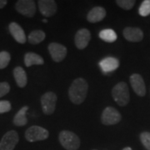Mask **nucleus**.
Wrapping results in <instances>:
<instances>
[{
	"instance_id": "3",
	"label": "nucleus",
	"mask_w": 150,
	"mask_h": 150,
	"mask_svg": "<svg viewBox=\"0 0 150 150\" xmlns=\"http://www.w3.org/2000/svg\"><path fill=\"white\" fill-rule=\"evenodd\" d=\"M112 95L114 101L118 103L119 106L123 107L126 106L130 100L129 87L126 83L120 82L112 88Z\"/></svg>"
},
{
	"instance_id": "28",
	"label": "nucleus",
	"mask_w": 150,
	"mask_h": 150,
	"mask_svg": "<svg viewBox=\"0 0 150 150\" xmlns=\"http://www.w3.org/2000/svg\"><path fill=\"white\" fill-rule=\"evenodd\" d=\"M8 2L6 0H0V8H3L7 5Z\"/></svg>"
},
{
	"instance_id": "17",
	"label": "nucleus",
	"mask_w": 150,
	"mask_h": 150,
	"mask_svg": "<svg viewBox=\"0 0 150 150\" xmlns=\"http://www.w3.org/2000/svg\"><path fill=\"white\" fill-rule=\"evenodd\" d=\"M13 77H14V79L16 81L17 85L19 88H24L27 85V74H26L25 70L23 69L22 67L18 66L13 69Z\"/></svg>"
},
{
	"instance_id": "4",
	"label": "nucleus",
	"mask_w": 150,
	"mask_h": 150,
	"mask_svg": "<svg viewBox=\"0 0 150 150\" xmlns=\"http://www.w3.org/2000/svg\"><path fill=\"white\" fill-rule=\"evenodd\" d=\"M48 131L40 126H31L25 132V138L28 142H37L47 139L48 138Z\"/></svg>"
},
{
	"instance_id": "14",
	"label": "nucleus",
	"mask_w": 150,
	"mask_h": 150,
	"mask_svg": "<svg viewBox=\"0 0 150 150\" xmlns=\"http://www.w3.org/2000/svg\"><path fill=\"white\" fill-rule=\"evenodd\" d=\"M8 29H9L11 35L13 37V38L16 40L18 43H26L27 38H26V35H25L24 30L22 28V27L18 23H17L15 22L10 23L9 26H8Z\"/></svg>"
},
{
	"instance_id": "23",
	"label": "nucleus",
	"mask_w": 150,
	"mask_h": 150,
	"mask_svg": "<svg viewBox=\"0 0 150 150\" xmlns=\"http://www.w3.org/2000/svg\"><path fill=\"white\" fill-rule=\"evenodd\" d=\"M140 16L147 17L150 14V0H144L139 8Z\"/></svg>"
},
{
	"instance_id": "1",
	"label": "nucleus",
	"mask_w": 150,
	"mask_h": 150,
	"mask_svg": "<svg viewBox=\"0 0 150 150\" xmlns=\"http://www.w3.org/2000/svg\"><path fill=\"white\" fill-rule=\"evenodd\" d=\"M88 89L87 81L82 78L76 79L69 89V96L71 102L75 104H81L85 100Z\"/></svg>"
},
{
	"instance_id": "15",
	"label": "nucleus",
	"mask_w": 150,
	"mask_h": 150,
	"mask_svg": "<svg viewBox=\"0 0 150 150\" xmlns=\"http://www.w3.org/2000/svg\"><path fill=\"white\" fill-rule=\"evenodd\" d=\"M99 66L101 69L105 73H109L116 70L119 67V60L113 57H108L102 59L99 62Z\"/></svg>"
},
{
	"instance_id": "24",
	"label": "nucleus",
	"mask_w": 150,
	"mask_h": 150,
	"mask_svg": "<svg viewBox=\"0 0 150 150\" xmlns=\"http://www.w3.org/2000/svg\"><path fill=\"white\" fill-rule=\"evenodd\" d=\"M135 1L134 0H117L116 4L117 5L119 6L121 8H123L124 10H130L133 8V7L135 4Z\"/></svg>"
},
{
	"instance_id": "12",
	"label": "nucleus",
	"mask_w": 150,
	"mask_h": 150,
	"mask_svg": "<svg viewBox=\"0 0 150 150\" xmlns=\"http://www.w3.org/2000/svg\"><path fill=\"white\" fill-rule=\"evenodd\" d=\"M38 8L44 17H51L57 12V4L54 0L38 1Z\"/></svg>"
},
{
	"instance_id": "9",
	"label": "nucleus",
	"mask_w": 150,
	"mask_h": 150,
	"mask_svg": "<svg viewBox=\"0 0 150 150\" xmlns=\"http://www.w3.org/2000/svg\"><path fill=\"white\" fill-rule=\"evenodd\" d=\"M48 52L54 62L59 63L65 59L67 55V48L58 43H51L48 45Z\"/></svg>"
},
{
	"instance_id": "27",
	"label": "nucleus",
	"mask_w": 150,
	"mask_h": 150,
	"mask_svg": "<svg viewBox=\"0 0 150 150\" xmlns=\"http://www.w3.org/2000/svg\"><path fill=\"white\" fill-rule=\"evenodd\" d=\"M10 91V85L7 82L0 83V98L4 97Z\"/></svg>"
},
{
	"instance_id": "6",
	"label": "nucleus",
	"mask_w": 150,
	"mask_h": 150,
	"mask_svg": "<svg viewBox=\"0 0 150 150\" xmlns=\"http://www.w3.org/2000/svg\"><path fill=\"white\" fill-rule=\"evenodd\" d=\"M19 141V137L16 131L10 130L7 132L0 141V150H13Z\"/></svg>"
},
{
	"instance_id": "21",
	"label": "nucleus",
	"mask_w": 150,
	"mask_h": 150,
	"mask_svg": "<svg viewBox=\"0 0 150 150\" xmlns=\"http://www.w3.org/2000/svg\"><path fill=\"white\" fill-rule=\"evenodd\" d=\"M98 36L102 40L107 42V43H112V42L116 41V39L118 38L117 37V33L114 32V30L110 29V28L102 30L99 33Z\"/></svg>"
},
{
	"instance_id": "20",
	"label": "nucleus",
	"mask_w": 150,
	"mask_h": 150,
	"mask_svg": "<svg viewBox=\"0 0 150 150\" xmlns=\"http://www.w3.org/2000/svg\"><path fill=\"white\" fill-rule=\"evenodd\" d=\"M46 37L45 33L42 31V30H34L29 33L28 37V40L29 43L31 44H38L43 42L44 38Z\"/></svg>"
},
{
	"instance_id": "8",
	"label": "nucleus",
	"mask_w": 150,
	"mask_h": 150,
	"mask_svg": "<svg viewBox=\"0 0 150 150\" xmlns=\"http://www.w3.org/2000/svg\"><path fill=\"white\" fill-rule=\"evenodd\" d=\"M16 10L23 16L32 18L36 13V4L33 0H19L15 4Z\"/></svg>"
},
{
	"instance_id": "18",
	"label": "nucleus",
	"mask_w": 150,
	"mask_h": 150,
	"mask_svg": "<svg viewBox=\"0 0 150 150\" xmlns=\"http://www.w3.org/2000/svg\"><path fill=\"white\" fill-rule=\"evenodd\" d=\"M44 63L43 59L35 53H27L24 55V64L26 67H31L33 65H42Z\"/></svg>"
},
{
	"instance_id": "16",
	"label": "nucleus",
	"mask_w": 150,
	"mask_h": 150,
	"mask_svg": "<svg viewBox=\"0 0 150 150\" xmlns=\"http://www.w3.org/2000/svg\"><path fill=\"white\" fill-rule=\"evenodd\" d=\"M106 16V10L103 7H94L88 12L87 19L90 23H98L102 21Z\"/></svg>"
},
{
	"instance_id": "2",
	"label": "nucleus",
	"mask_w": 150,
	"mask_h": 150,
	"mask_svg": "<svg viewBox=\"0 0 150 150\" xmlns=\"http://www.w3.org/2000/svg\"><path fill=\"white\" fill-rule=\"evenodd\" d=\"M59 139L61 145L66 150H78L80 147V139L74 133L63 130L59 133Z\"/></svg>"
},
{
	"instance_id": "10",
	"label": "nucleus",
	"mask_w": 150,
	"mask_h": 150,
	"mask_svg": "<svg viewBox=\"0 0 150 150\" xmlns=\"http://www.w3.org/2000/svg\"><path fill=\"white\" fill-rule=\"evenodd\" d=\"M130 83L135 92V93L139 97H144L146 94V86L142 76L138 74H134L130 76Z\"/></svg>"
},
{
	"instance_id": "7",
	"label": "nucleus",
	"mask_w": 150,
	"mask_h": 150,
	"mask_svg": "<svg viewBox=\"0 0 150 150\" xmlns=\"http://www.w3.org/2000/svg\"><path fill=\"white\" fill-rule=\"evenodd\" d=\"M121 114L116 108L107 107L103 111L101 122L104 125H114L121 121Z\"/></svg>"
},
{
	"instance_id": "22",
	"label": "nucleus",
	"mask_w": 150,
	"mask_h": 150,
	"mask_svg": "<svg viewBox=\"0 0 150 150\" xmlns=\"http://www.w3.org/2000/svg\"><path fill=\"white\" fill-rule=\"evenodd\" d=\"M11 60V55L7 51L0 52V69H4L8 65Z\"/></svg>"
},
{
	"instance_id": "26",
	"label": "nucleus",
	"mask_w": 150,
	"mask_h": 150,
	"mask_svg": "<svg viewBox=\"0 0 150 150\" xmlns=\"http://www.w3.org/2000/svg\"><path fill=\"white\" fill-rule=\"evenodd\" d=\"M11 108H12V105L9 101H7V100L0 101V113L9 112Z\"/></svg>"
},
{
	"instance_id": "11",
	"label": "nucleus",
	"mask_w": 150,
	"mask_h": 150,
	"mask_svg": "<svg viewBox=\"0 0 150 150\" xmlns=\"http://www.w3.org/2000/svg\"><path fill=\"white\" fill-rule=\"evenodd\" d=\"M91 39V33L88 29L82 28L76 33L74 38V42L76 47L79 49H84L88 45Z\"/></svg>"
},
{
	"instance_id": "5",
	"label": "nucleus",
	"mask_w": 150,
	"mask_h": 150,
	"mask_svg": "<svg viewBox=\"0 0 150 150\" xmlns=\"http://www.w3.org/2000/svg\"><path fill=\"white\" fill-rule=\"evenodd\" d=\"M57 95L54 92H47L41 97V105L43 112L46 115L53 114L56 108Z\"/></svg>"
},
{
	"instance_id": "29",
	"label": "nucleus",
	"mask_w": 150,
	"mask_h": 150,
	"mask_svg": "<svg viewBox=\"0 0 150 150\" xmlns=\"http://www.w3.org/2000/svg\"><path fill=\"white\" fill-rule=\"evenodd\" d=\"M123 150H133L130 147H126V148H124Z\"/></svg>"
},
{
	"instance_id": "25",
	"label": "nucleus",
	"mask_w": 150,
	"mask_h": 150,
	"mask_svg": "<svg viewBox=\"0 0 150 150\" xmlns=\"http://www.w3.org/2000/svg\"><path fill=\"white\" fill-rule=\"evenodd\" d=\"M140 141L147 150H150V133L143 132L140 134Z\"/></svg>"
},
{
	"instance_id": "30",
	"label": "nucleus",
	"mask_w": 150,
	"mask_h": 150,
	"mask_svg": "<svg viewBox=\"0 0 150 150\" xmlns=\"http://www.w3.org/2000/svg\"><path fill=\"white\" fill-rule=\"evenodd\" d=\"M43 23H47V22H48V19L44 18V19H43Z\"/></svg>"
},
{
	"instance_id": "31",
	"label": "nucleus",
	"mask_w": 150,
	"mask_h": 150,
	"mask_svg": "<svg viewBox=\"0 0 150 150\" xmlns=\"http://www.w3.org/2000/svg\"><path fill=\"white\" fill-rule=\"evenodd\" d=\"M93 150H96V149H93Z\"/></svg>"
},
{
	"instance_id": "19",
	"label": "nucleus",
	"mask_w": 150,
	"mask_h": 150,
	"mask_svg": "<svg viewBox=\"0 0 150 150\" xmlns=\"http://www.w3.org/2000/svg\"><path fill=\"white\" fill-rule=\"evenodd\" d=\"M28 110V106H24L23 107L17 112L13 118V124L17 126V127H22L26 125L28 123V118L26 117V112Z\"/></svg>"
},
{
	"instance_id": "13",
	"label": "nucleus",
	"mask_w": 150,
	"mask_h": 150,
	"mask_svg": "<svg viewBox=\"0 0 150 150\" xmlns=\"http://www.w3.org/2000/svg\"><path fill=\"white\" fill-rule=\"evenodd\" d=\"M123 37L130 42H140L144 38V33L139 28L127 27L123 29Z\"/></svg>"
}]
</instances>
